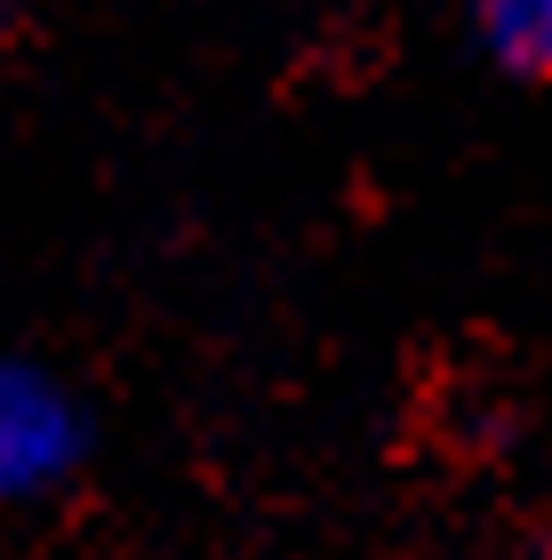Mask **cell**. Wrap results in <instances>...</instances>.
I'll return each instance as SVG.
<instances>
[{"label": "cell", "mask_w": 552, "mask_h": 560, "mask_svg": "<svg viewBox=\"0 0 552 560\" xmlns=\"http://www.w3.org/2000/svg\"><path fill=\"white\" fill-rule=\"evenodd\" d=\"M89 456V417L40 361H0V513L57 497Z\"/></svg>", "instance_id": "cell-1"}, {"label": "cell", "mask_w": 552, "mask_h": 560, "mask_svg": "<svg viewBox=\"0 0 552 560\" xmlns=\"http://www.w3.org/2000/svg\"><path fill=\"white\" fill-rule=\"evenodd\" d=\"M0 16H9V0H0Z\"/></svg>", "instance_id": "cell-3"}, {"label": "cell", "mask_w": 552, "mask_h": 560, "mask_svg": "<svg viewBox=\"0 0 552 560\" xmlns=\"http://www.w3.org/2000/svg\"><path fill=\"white\" fill-rule=\"evenodd\" d=\"M472 33L505 72L552 81V0H472Z\"/></svg>", "instance_id": "cell-2"}]
</instances>
